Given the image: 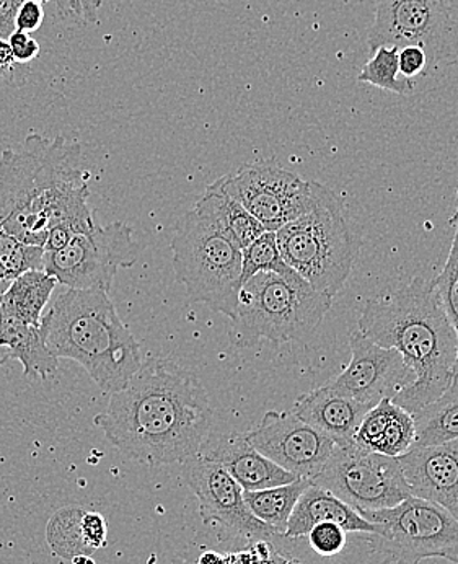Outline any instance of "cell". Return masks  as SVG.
Segmentation results:
<instances>
[{
	"mask_svg": "<svg viewBox=\"0 0 458 564\" xmlns=\"http://www.w3.org/2000/svg\"><path fill=\"white\" fill-rule=\"evenodd\" d=\"M214 413L201 380L168 359L148 358L94 424L124 457L149 467L201 452Z\"/></svg>",
	"mask_w": 458,
	"mask_h": 564,
	"instance_id": "cell-1",
	"label": "cell"
},
{
	"mask_svg": "<svg viewBox=\"0 0 458 564\" xmlns=\"http://www.w3.org/2000/svg\"><path fill=\"white\" fill-rule=\"evenodd\" d=\"M83 145L30 134L20 152L0 155V229L22 243L44 247L64 223L95 224L88 206Z\"/></svg>",
	"mask_w": 458,
	"mask_h": 564,
	"instance_id": "cell-2",
	"label": "cell"
},
{
	"mask_svg": "<svg viewBox=\"0 0 458 564\" xmlns=\"http://www.w3.org/2000/svg\"><path fill=\"white\" fill-rule=\"evenodd\" d=\"M358 329L375 345L399 351L412 369L415 380L392 400L413 416L452 382L458 339L434 281L415 278L392 294L369 299Z\"/></svg>",
	"mask_w": 458,
	"mask_h": 564,
	"instance_id": "cell-3",
	"label": "cell"
},
{
	"mask_svg": "<svg viewBox=\"0 0 458 564\" xmlns=\"http://www.w3.org/2000/svg\"><path fill=\"white\" fill-rule=\"evenodd\" d=\"M43 323L51 352L79 364L103 392L123 390L142 366L141 346L108 292L67 289Z\"/></svg>",
	"mask_w": 458,
	"mask_h": 564,
	"instance_id": "cell-4",
	"label": "cell"
},
{
	"mask_svg": "<svg viewBox=\"0 0 458 564\" xmlns=\"http://www.w3.org/2000/svg\"><path fill=\"white\" fill-rule=\"evenodd\" d=\"M334 304L330 295L315 291L304 280H286L274 273H258L240 288L230 341L236 348L258 343L301 341L324 322Z\"/></svg>",
	"mask_w": 458,
	"mask_h": 564,
	"instance_id": "cell-5",
	"label": "cell"
},
{
	"mask_svg": "<svg viewBox=\"0 0 458 564\" xmlns=\"http://www.w3.org/2000/svg\"><path fill=\"white\" fill-rule=\"evenodd\" d=\"M281 257L315 291L338 295L351 276L358 240L346 220L345 206L328 186L318 183L310 213L276 230Z\"/></svg>",
	"mask_w": 458,
	"mask_h": 564,
	"instance_id": "cell-6",
	"label": "cell"
},
{
	"mask_svg": "<svg viewBox=\"0 0 458 564\" xmlns=\"http://www.w3.org/2000/svg\"><path fill=\"white\" fill-rule=\"evenodd\" d=\"M176 280L189 301L233 321L242 276V250L208 210L196 206L179 220L170 243Z\"/></svg>",
	"mask_w": 458,
	"mask_h": 564,
	"instance_id": "cell-7",
	"label": "cell"
},
{
	"mask_svg": "<svg viewBox=\"0 0 458 564\" xmlns=\"http://www.w3.org/2000/svg\"><path fill=\"white\" fill-rule=\"evenodd\" d=\"M379 527L380 539L396 564L443 558L458 564V521L446 509L408 496L389 509L359 512Z\"/></svg>",
	"mask_w": 458,
	"mask_h": 564,
	"instance_id": "cell-8",
	"label": "cell"
},
{
	"mask_svg": "<svg viewBox=\"0 0 458 564\" xmlns=\"http://www.w3.org/2000/svg\"><path fill=\"white\" fill-rule=\"evenodd\" d=\"M141 247L123 223L95 226L77 234L66 247L44 251L43 271L67 289H100L110 294L120 268L138 263Z\"/></svg>",
	"mask_w": 458,
	"mask_h": 564,
	"instance_id": "cell-9",
	"label": "cell"
},
{
	"mask_svg": "<svg viewBox=\"0 0 458 564\" xmlns=\"http://www.w3.org/2000/svg\"><path fill=\"white\" fill-rule=\"evenodd\" d=\"M310 484L334 492L358 512L393 508L412 496L396 458L366 451L355 443L336 445Z\"/></svg>",
	"mask_w": 458,
	"mask_h": 564,
	"instance_id": "cell-10",
	"label": "cell"
},
{
	"mask_svg": "<svg viewBox=\"0 0 458 564\" xmlns=\"http://www.w3.org/2000/svg\"><path fill=\"white\" fill-rule=\"evenodd\" d=\"M220 180L227 193L242 204L268 232H276L310 213L317 202L318 182H305L273 163H251Z\"/></svg>",
	"mask_w": 458,
	"mask_h": 564,
	"instance_id": "cell-11",
	"label": "cell"
},
{
	"mask_svg": "<svg viewBox=\"0 0 458 564\" xmlns=\"http://www.w3.org/2000/svg\"><path fill=\"white\" fill-rule=\"evenodd\" d=\"M182 477L199 501L203 522L219 524L247 539H270L276 535L270 525L251 514L242 486L229 471L208 455H193L183 462Z\"/></svg>",
	"mask_w": 458,
	"mask_h": 564,
	"instance_id": "cell-12",
	"label": "cell"
},
{
	"mask_svg": "<svg viewBox=\"0 0 458 564\" xmlns=\"http://www.w3.org/2000/svg\"><path fill=\"white\" fill-rule=\"evenodd\" d=\"M246 437L264 457L307 480L324 468L336 447L327 434L315 430L292 411H268Z\"/></svg>",
	"mask_w": 458,
	"mask_h": 564,
	"instance_id": "cell-13",
	"label": "cell"
},
{
	"mask_svg": "<svg viewBox=\"0 0 458 564\" xmlns=\"http://www.w3.org/2000/svg\"><path fill=\"white\" fill-rule=\"evenodd\" d=\"M351 361L324 389L356 400L369 410L380 400L393 399L415 380L412 369L395 349L382 348L359 329L349 336Z\"/></svg>",
	"mask_w": 458,
	"mask_h": 564,
	"instance_id": "cell-14",
	"label": "cell"
},
{
	"mask_svg": "<svg viewBox=\"0 0 458 564\" xmlns=\"http://www.w3.org/2000/svg\"><path fill=\"white\" fill-rule=\"evenodd\" d=\"M450 25L446 0H377L368 44L372 51L380 46H419L429 56L443 47Z\"/></svg>",
	"mask_w": 458,
	"mask_h": 564,
	"instance_id": "cell-15",
	"label": "cell"
},
{
	"mask_svg": "<svg viewBox=\"0 0 458 564\" xmlns=\"http://www.w3.org/2000/svg\"><path fill=\"white\" fill-rule=\"evenodd\" d=\"M396 460L412 496L440 506L458 521V441L413 447Z\"/></svg>",
	"mask_w": 458,
	"mask_h": 564,
	"instance_id": "cell-16",
	"label": "cell"
},
{
	"mask_svg": "<svg viewBox=\"0 0 458 564\" xmlns=\"http://www.w3.org/2000/svg\"><path fill=\"white\" fill-rule=\"evenodd\" d=\"M205 455L222 465L230 477L242 486L243 491H258L297 480L295 475L260 454L243 434L223 436L216 447Z\"/></svg>",
	"mask_w": 458,
	"mask_h": 564,
	"instance_id": "cell-17",
	"label": "cell"
},
{
	"mask_svg": "<svg viewBox=\"0 0 458 564\" xmlns=\"http://www.w3.org/2000/svg\"><path fill=\"white\" fill-rule=\"evenodd\" d=\"M368 411L364 404L320 387L298 397L292 413L345 447L355 443L356 431Z\"/></svg>",
	"mask_w": 458,
	"mask_h": 564,
	"instance_id": "cell-18",
	"label": "cell"
},
{
	"mask_svg": "<svg viewBox=\"0 0 458 564\" xmlns=\"http://www.w3.org/2000/svg\"><path fill=\"white\" fill-rule=\"evenodd\" d=\"M416 441L415 416L392 399L380 400L368 411L355 434V444L366 451L399 458Z\"/></svg>",
	"mask_w": 458,
	"mask_h": 564,
	"instance_id": "cell-19",
	"label": "cell"
},
{
	"mask_svg": "<svg viewBox=\"0 0 458 564\" xmlns=\"http://www.w3.org/2000/svg\"><path fill=\"white\" fill-rule=\"evenodd\" d=\"M321 522H334V524L342 527L346 532L379 535V527L362 518L355 508L336 498L334 492L310 484L298 498L284 536L287 539L307 536L312 527L321 524Z\"/></svg>",
	"mask_w": 458,
	"mask_h": 564,
	"instance_id": "cell-20",
	"label": "cell"
},
{
	"mask_svg": "<svg viewBox=\"0 0 458 564\" xmlns=\"http://www.w3.org/2000/svg\"><path fill=\"white\" fill-rule=\"evenodd\" d=\"M0 348L6 351L0 356V366L20 362L26 377L50 380L59 369V359L47 348L44 323L33 326L0 317Z\"/></svg>",
	"mask_w": 458,
	"mask_h": 564,
	"instance_id": "cell-21",
	"label": "cell"
},
{
	"mask_svg": "<svg viewBox=\"0 0 458 564\" xmlns=\"http://www.w3.org/2000/svg\"><path fill=\"white\" fill-rule=\"evenodd\" d=\"M57 281L43 270L26 271L15 280L10 281L3 295L0 317L9 321L25 323V325L42 326L44 308L56 291Z\"/></svg>",
	"mask_w": 458,
	"mask_h": 564,
	"instance_id": "cell-22",
	"label": "cell"
},
{
	"mask_svg": "<svg viewBox=\"0 0 458 564\" xmlns=\"http://www.w3.org/2000/svg\"><path fill=\"white\" fill-rule=\"evenodd\" d=\"M196 206L208 210L210 216L226 230L227 236L239 245L240 250L249 247L261 234L266 232V229L251 216L249 210L227 193L220 178L210 183Z\"/></svg>",
	"mask_w": 458,
	"mask_h": 564,
	"instance_id": "cell-23",
	"label": "cell"
},
{
	"mask_svg": "<svg viewBox=\"0 0 458 564\" xmlns=\"http://www.w3.org/2000/svg\"><path fill=\"white\" fill-rule=\"evenodd\" d=\"M416 441L413 447H426L458 441V372L446 392L415 414Z\"/></svg>",
	"mask_w": 458,
	"mask_h": 564,
	"instance_id": "cell-24",
	"label": "cell"
},
{
	"mask_svg": "<svg viewBox=\"0 0 458 564\" xmlns=\"http://www.w3.org/2000/svg\"><path fill=\"white\" fill-rule=\"evenodd\" d=\"M308 485L310 480L307 478H297L287 485L258 489V491H243V498L254 518L270 525L276 535H284L295 505Z\"/></svg>",
	"mask_w": 458,
	"mask_h": 564,
	"instance_id": "cell-25",
	"label": "cell"
},
{
	"mask_svg": "<svg viewBox=\"0 0 458 564\" xmlns=\"http://www.w3.org/2000/svg\"><path fill=\"white\" fill-rule=\"evenodd\" d=\"M84 509L64 508L51 518L46 529V539L51 552L59 558L73 562L79 555H94L84 535Z\"/></svg>",
	"mask_w": 458,
	"mask_h": 564,
	"instance_id": "cell-26",
	"label": "cell"
},
{
	"mask_svg": "<svg viewBox=\"0 0 458 564\" xmlns=\"http://www.w3.org/2000/svg\"><path fill=\"white\" fill-rule=\"evenodd\" d=\"M258 273H274L286 280H301L297 273L283 260L277 248L276 232H264L242 250V276L240 285Z\"/></svg>",
	"mask_w": 458,
	"mask_h": 564,
	"instance_id": "cell-27",
	"label": "cell"
},
{
	"mask_svg": "<svg viewBox=\"0 0 458 564\" xmlns=\"http://www.w3.org/2000/svg\"><path fill=\"white\" fill-rule=\"evenodd\" d=\"M399 47L380 46L377 47L374 57L362 67L358 82L374 85L396 95L412 94L415 84L408 79H399Z\"/></svg>",
	"mask_w": 458,
	"mask_h": 564,
	"instance_id": "cell-28",
	"label": "cell"
},
{
	"mask_svg": "<svg viewBox=\"0 0 458 564\" xmlns=\"http://www.w3.org/2000/svg\"><path fill=\"white\" fill-rule=\"evenodd\" d=\"M44 248L26 245L0 229V276L13 281L26 271L43 270Z\"/></svg>",
	"mask_w": 458,
	"mask_h": 564,
	"instance_id": "cell-29",
	"label": "cell"
},
{
	"mask_svg": "<svg viewBox=\"0 0 458 564\" xmlns=\"http://www.w3.org/2000/svg\"><path fill=\"white\" fill-rule=\"evenodd\" d=\"M450 226L456 230L454 232L452 247H450L446 267L440 271L439 276L434 280V285H436L437 295H439L444 312H446L450 325L456 329L458 339V207L454 216L450 217ZM456 372H458V355Z\"/></svg>",
	"mask_w": 458,
	"mask_h": 564,
	"instance_id": "cell-30",
	"label": "cell"
},
{
	"mask_svg": "<svg viewBox=\"0 0 458 564\" xmlns=\"http://www.w3.org/2000/svg\"><path fill=\"white\" fill-rule=\"evenodd\" d=\"M101 0H50L47 6L53 7L54 15L61 22L76 26L97 25Z\"/></svg>",
	"mask_w": 458,
	"mask_h": 564,
	"instance_id": "cell-31",
	"label": "cell"
},
{
	"mask_svg": "<svg viewBox=\"0 0 458 564\" xmlns=\"http://www.w3.org/2000/svg\"><path fill=\"white\" fill-rule=\"evenodd\" d=\"M308 543L320 556H336L345 550L346 530L334 522H321L307 533Z\"/></svg>",
	"mask_w": 458,
	"mask_h": 564,
	"instance_id": "cell-32",
	"label": "cell"
},
{
	"mask_svg": "<svg viewBox=\"0 0 458 564\" xmlns=\"http://www.w3.org/2000/svg\"><path fill=\"white\" fill-rule=\"evenodd\" d=\"M427 61L429 56L423 47L405 46L399 50V70L405 79L412 80L419 76L427 66Z\"/></svg>",
	"mask_w": 458,
	"mask_h": 564,
	"instance_id": "cell-33",
	"label": "cell"
},
{
	"mask_svg": "<svg viewBox=\"0 0 458 564\" xmlns=\"http://www.w3.org/2000/svg\"><path fill=\"white\" fill-rule=\"evenodd\" d=\"M46 19V9L43 3L35 0H23L17 12L15 30L19 32L33 33L43 25Z\"/></svg>",
	"mask_w": 458,
	"mask_h": 564,
	"instance_id": "cell-34",
	"label": "cell"
},
{
	"mask_svg": "<svg viewBox=\"0 0 458 564\" xmlns=\"http://www.w3.org/2000/svg\"><path fill=\"white\" fill-rule=\"evenodd\" d=\"M84 535L87 540L88 546L97 550L103 549L107 545L108 527L103 516L98 512H84L83 518Z\"/></svg>",
	"mask_w": 458,
	"mask_h": 564,
	"instance_id": "cell-35",
	"label": "cell"
},
{
	"mask_svg": "<svg viewBox=\"0 0 458 564\" xmlns=\"http://www.w3.org/2000/svg\"><path fill=\"white\" fill-rule=\"evenodd\" d=\"M9 44L12 47L13 57H15L17 64L32 63L39 57L40 43L33 39L32 33L15 32L9 36Z\"/></svg>",
	"mask_w": 458,
	"mask_h": 564,
	"instance_id": "cell-36",
	"label": "cell"
},
{
	"mask_svg": "<svg viewBox=\"0 0 458 564\" xmlns=\"http://www.w3.org/2000/svg\"><path fill=\"white\" fill-rule=\"evenodd\" d=\"M17 66H19V64H17L15 57H13L9 41L0 40V73L3 74L6 80H13Z\"/></svg>",
	"mask_w": 458,
	"mask_h": 564,
	"instance_id": "cell-37",
	"label": "cell"
},
{
	"mask_svg": "<svg viewBox=\"0 0 458 564\" xmlns=\"http://www.w3.org/2000/svg\"><path fill=\"white\" fill-rule=\"evenodd\" d=\"M10 281L6 278L0 276V311H2L3 295H6L7 288H9Z\"/></svg>",
	"mask_w": 458,
	"mask_h": 564,
	"instance_id": "cell-38",
	"label": "cell"
},
{
	"mask_svg": "<svg viewBox=\"0 0 458 564\" xmlns=\"http://www.w3.org/2000/svg\"><path fill=\"white\" fill-rule=\"evenodd\" d=\"M73 564H97L90 555H79L73 560Z\"/></svg>",
	"mask_w": 458,
	"mask_h": 564,
	"instance_id": "cell-39",
	"label": "cell"
},
{
	"mask_svg": "<svg viewBox=\"0 0 458 564\" xmlns=\"http://www.w3.org/2000/svg\"><path fill=\"white\" fill-rule=\"evenodd\" d=\"M0 79L6 80V77H3L2 73H0Z\"/></svg>",
	"mask_w": 458,
	"mask_h": 564,
	"instance_id": "cell-40",
	"label": "cell"
}]
</instances>
